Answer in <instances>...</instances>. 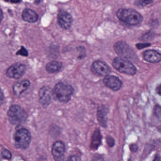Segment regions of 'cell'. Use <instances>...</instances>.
Returning <instances> with one entry per match:
<instances>
[{"label": "cell", "mask_w": 161, "mask_h": 161, "mask_svg": "<svg viewBox=\"0 0 161 161\" xmlns=\"http://www.w3.org/2000/svg\"><path fill=\"white\" fill-rule=\"evenodd\" d=\"M66 147L65 144L61 141L55 142L52 147V153L55 161H64Z\"/></svg>", "instance_id": "ba28073f"}, {"label": "cell", "mask_w": 161, "mask_h": 161, "mask_svg": "<svg viewBox=\"0 0 161 161\" xmlns=\"http://www.w3.org/2000/svg\"><path fill=\"white\" fill-rule=\"evenodd\" d=\"M92 161H104V159L100 155H96L93 158Z\"/></svg>", "instance_id": "83f0119b"}, {"label": "cell", "mask_w": 161, "mask_h": 161, "mask_svg": "<svg viewBox=\"0 0 161 161\" xmlns=\"http://www.w3.org/2000/svg\"><path fill=\"white\" fill-rule=\"evenodd\" d=\"M73 18L70 14L63 10L60 11L58 15V22L61 28L68 29L71 26Z\"/></svg>", "instance_id": "8fae6325"}, {"label": "cell", "mask_w": 161, "mask_h": 161, "mask_svg": "<svg viewBox=\"0 0 161 161\" xmlns=\"http://www.w3.org/2000/svg\"><path fill=\"white\" fill-rule=\"evenodd\" d=\"M5 1H6V2H8V1L9 0H4Z\"/></svg>", "instance_id": "836d02e7"}, {"label": "cell", "mask_w": 161, "mask_h": 161, "mask_svg": "<svg viewBox=\"0 0 161 161\" xmlns=\"http://www.w3.org/2000/svg\"><path fill=\"white\" fill-rule=\"evenodd\" d=\"M3 11H2V9L0 8V22H1V21L3 19Z\"/></svg>", "instance_id": "4dcf8cb0"}, {"label": "cell", "mask_w": 161, "mask_h": 161, "mask_svg": "<svg viewBox=\"0 0 161 161\" xmlns=\"http://www.w3.org/2000/svg\"><path fill=\"white\" fill-rule=\"evenodd\" d=\"M107 142L108 146L111 147H113L114 146V143H115L114 139L112 138L111 137H108L107 138Z\"/></svg>", "instance_id": "cb8c5ba5"}, {"label": "cell", "mask_w": 161, "mask_h": 161, "mask_svg": "<svg viewBox=\"0 0 161 161\" xmlns=\"http://www.w3.org/2000/svg\"><path fill=\"white\" fill-rule=\"evenodd\" d=\"M23 19L25 21L29 23H35L38 20V15L32 9L29 8H26L23 11Z\"/></svg>", "instance_id": "2e32d148"}, {"label": "cell", "mask_w": 161, "mask_h": 161, "mask_svg": "<svg viewBox=\"0 0 161 161\" xmlns=\"http://www.w3.org/2000/svg\"><path fill=\"white\" fill-rule=\"evenodd\" d=\"M30 84V81L27 80H23L17 82L13 86V90L14 94L17 96H19L28 89Z\"/></svg>", "instance_id": "9a60e30c"}, {"label": "cell", "mask_w": 161, "mask_h": 161, "mask_svg": "<svg viewBox=\"0 0 161 161\" xmlns=\"http://www.w3.org/2000/svg\"><path fill=\"white\" fill-rule=\"evenodd\" d=\"M108 110L105 106H99L97 112V118L99 125L102 127L106 128L108 121Z\"/></svg>", "instance_id": "5bb4252c"}, {"label": "cell", "mask_w": 161, "mask_h": 161, "mask_svg": "<svg viewBox=\"0 0 161 161\" xmlns=\"http://www.w3.org/2000/svg\"><path fill=\"white\" fill-rule=\"evenodd\" d=\"M154 112L158 118L161 121V107L157 105L154 108Z\"/></svg>", "instance_id": "44dd1931"}, {"label": "cell", "mask_w": 161, "mask_h": 161, "mask_svg": "<svg viewBox=\"0 0 161 161\" xmlns=\"http://www.w3.org/2000/svg\"><path fill=\"white\" fill-rule=\"evenodd\" d=\"M153 37V34L152 33H146L145 35H143L142 37V40H150L151 39V38Z\"/></svg>", "instance_id": "d4e9b609"}, {"label": "cell", "mask_w": 161, "mask_h": 161, "mask_svg": "<svg viewBox=\"0 0 161 161\" xmlns=\"http://www.w3.org/2000/svg\"><path fill=\"white\" fill-rule=\"evenodd\" d=\"M67 161H82L80 157L77 155H72L70 156Z\"/></svg>", "instance_id": "603a6c76"}, {"label": "cell", "mask_w": 161, "mask_h": 161, "mask_svg": "<svg viewBox=\"0 0 161 161\" xmlns=\"http://www.w3.org/2000/svg\"><path fill=\"white\" fill-rule=\"evenodd\" d=\"M103 83L109 89L114 91H118L122 86V81L116 76L108 75L103 79Z\"/></svg>", "instance_id": "7c38bea8"}, {"label": "cell", "mask_w": 161, "mask_h": 161, "mask_svg": "<svg viewBox=\"0 0 161 161\" xmlns=\"http://www.w3.org/2000/svg\"><path fill=\"white\" fill-rule=\"evenodd\" d=\"M143 58L146 61L152 63H157L161 61V54L154 50H147L143 53Z\"/></svg>", "instance_id": "4fadbf2b"}, {"label": "cell", "mask_w": 161, "mask_h": 161, "mask_svg": "<svg viewBox=\"0 0 161 161\" xmlns=\"http://www.w3.org/2000/svg\"><path fill=\"white\" fill-rule=\"evenodd\" d=\"M16 54L24 57H27L28 55V53L25 48L24 47H21V49L16 53Z\"/></svg>", "instance_id": "ffe728a7"}, {"label": "cell", "mask_w": 161, "mask_h": 161, "mask_svg": "<svg viewBox=\"0 0 161 161\" xmlns=\"http://www.w3.org/2000/svg\"><path fill=\"white\" fill-rule=\"evenodd\" d=\"M25 70V65L21 63H16L8 69L6 75L9 78L18 79L24 75Z\"/></svg>", "instance_id": "9c48e42d"}, {"label": "cell", "mask_w": 161, "mask_h": 161, "mask_svg": "<svg viewBox=\"0 0 161 161\" xmlns=\"http://www.w3.org/2000/svg\"><path fill=\"white\" fill-rule=\"evenodd\" d=\"M101 136L100 130L98 129L96 130L94 132L92 137L91 147L93 150L97 149L101 143Z\"/></svg>", "instance_id": "e0dca14e"}, {"label": "cell", "mask_w": 161, "mask_h": 161, "mask_svg": "<svg viewBox=\"0 0 161 161\" xmlns=\"http://www.w3.org/2000/svg\"><path fill=\"white\" fill-rule=\"evenodd\" d=\"M62 64L58 61H52L49 62L46 66V71L49 73H56L61 70Z\"/></svg>", "instance_id": "ac0fdd59"}, {"label": "cell", "mask_w": 161, "mask_h": 161, "mask_svg": "<svg viewBox=\"0 0 161 161\" xmlns=\"http://www.w3.org/2000/svg\"><path fill=\"white\" fill-rule=\"evenodd\" d=\"M91 70L95 74L105 77L109 75L111 72L109 67L106 63L100 60H97L92 63Z\"/></svg>", "instance_id": "52a82bcc"}, {"label": "cell", "mask_w": 161, "mask_h": 161, "mask_svg": "<svg viewBox=\"0 0 161 161\" xmlns=\"http://www.w3.org/2000/svg\"><path fill=\"white\" fill-rule=\"evenodd\" d=\"M117 18L123 22L130 25H135L142 22L143 17L136 10L131 8H121L116 13Z\"/></svg>", "instance_id": "6da1fadb"}, {"label": "cell", "mask_w": 161, "mask_h": 161, "mask_svg": "<svg viewBox=\"0 0 161 161\" xmlns=\"http://www.w3.org/2000/svg\"><path fill=\"white\" fill-rule=\"evenodd\" d=\"M114 68L122 73L133 75L137 72L136 68L128 60L121 58H116L113 62Z\"/></svg>", "instance_id": "5b68a950"}, {"label": "cell", "mask_w": 161, "mask_h": 161, "mask_svg": "<svg viewBox=\"0 0 161 161\" xmlns=\"http://www.w3.org/2000/svg\"><path fill=\"white\" fill-rule=\"evenodd\" d=\"M153 161H161V160L158 156H157L155 158V159Z\"/></svg>", "instance_id": "d6a6232c"}, {"label": "cell", "mask_w": 161, "mask_h": 161, "mask_svg": "<svg viewBox=\"0 0 161 161\" xmlns=\"http://www.w3.org/2000/svg\"><path fill=\"white\" fill-rule=\"evenodd\" d=\"M154 0H136L135 4L138 6L144 7L153 3Z\"/></svg>", "instance_id": "d6986e66"}, {"label": "cell", "mask_w": 161, "mask_h": 161, "mask_svg": "<svg viewBox=\"0 0 161 161\" xmlns=\"http://www.w3.org/2000/svg\"><path fill=\"white\" fill-rule=\"evenodd\" d=\"M156 91L158 94L161 96V84L157 87Z\"/></svg>", "instance_id": "f546056e"}, {"label": "cell", "mask_w": 161, "mask_h": 161, "mask_svg": "<svg viewBox=\"0 0 161 161\" xmlns=\"http://www.w3.org/2000/svg\"><path fill=\"white\" fill-rule=\"evenodd\" d=\"M2 156L5 158L8 159H10L11 158V154L9 150L7 149H5L2 152Z\"/></svg>", "instance_id": "7402d4cb"}, {"label": "cell", "mask_w": 161, "mask_h": 161, "mask_svg": "<svg viewBox=\"0 0 161 161\" xmlns=\"http://www.w3.org/2000/svg\"><path fill=\"white\" fill-rule=\"evenodd\" d=\"M7 115L10 123L14 125L24 123L27 118V113L25 110L17 105H12L10 107Z\"/></svg>", "instance_id": "3957f363"}, {"label": "cell", "mask_w": 161, "mask_h": 161, "mask_svg": "<svg viewBox=\"0 0 161 161\" xmlns=\"http://www.w3.org/2000/svg\"><path fill=\"white\" fill-rule=\"evenodd\" d=\"M4 100V94L3 91L0 88V106L3 104Z\"/></svg>", "instance_id": "f1b7e54d"}, {"label": "cell", "mask_w": 161, "mask_h": 161, "mask_svg": "<svg viewBox=\"0 0 161 161\" xmlns=\"http://www.w3.org/2000/svg\"><path fill=\"white\" fill-rule=\"evenodd\" d=\"M14 140L17 148L26 149L29 146L31 142V133L26 129H19L14 134Z\"/></svg>", "instance_id": "277c9868"}, {"label": "cell", "mask_w": 161, "mask_h": 161, "mask_svg": "<svg viewBox=\"0 0 161 161\" xmlns=\"http://www.w3.org/2000/svg\"><path fill=\"white\" fill-rule=\"evenodd\" d=\"M130 149L131 152L135 153V152L138 151L139 147H138L137 145L135 144H132L130 146Z\"/></svg>", "instance_id": "484cf974"}, {"label": "cell", "mask_w": 161, "mask_h": 161, "mask_svg": "<svg viewBox=\"0 0 161 161\" xmlns=\"http://www.w3.org/2000/svg\"><path fill=\"white\" fill-rule=\"evenodd\" d=\"M21 0H10L11 3H19L21 2Z\"/></svg>", "instance_id": "1f68e13d"}, {"label": "cell", "mask_w": 161, "mask_h": 161, "mask_svg": "<svg viewBox=\"0 0 161 161\" xmlns=\"http://www.w3.org/2000/svg\"><path fill=\"white\" fill-rule=\"evenodd\" d=\"M53 96V91L51 88L47 86L42 87L39 92L40 103L43 107H47L51 103Z\"/></svg>", "instance_id": "30bf717a"}, {"label": "cell", "mask_w": 161, "mask_h": 161, "mask_svg": "<svg viewBox=\"0 0 161 161\" xmlns=\"http://www.w3.org/2000/svg\"><path fill=\"white\" fill-rule=\"evenodd\" d=\"M114 50L120 58L128 61H135L137 58L133 50L124 42H116L114 45Z\"/></svg>", "instance_id": "8992f818"}, {"label": "cell", "mask_w": 161, "mask_h": 161, "mask_svg": "<svg viewBox=\"0 0 161 161\" xmlns=\"http://www.w3.org/2000/svg\"><path fill=\"white\" fill-rule=\"evenodd\" d=\"M73 93V89L69 84L62 82L57 83L53 90V96L58 101L67 103L69 101Z\"/></svg>", "instance_id": "7a4b0ae2"}, {"label": "cell", "mask_w": 161, "mask_h": 161, "mask_svg": "<svg viewBox=\"0 0 161 161\" xmlns=\"http://www.w3.org/2000/svg\"><path fill=\"white\" fill-rule=\"evenodd\" d=\"M151 44L149 43H139L136 45V47L138 49H142L143 48H146V47H148L150 46Z\"/></svg>", "instance_id": "4316f807"}]
</instances>
